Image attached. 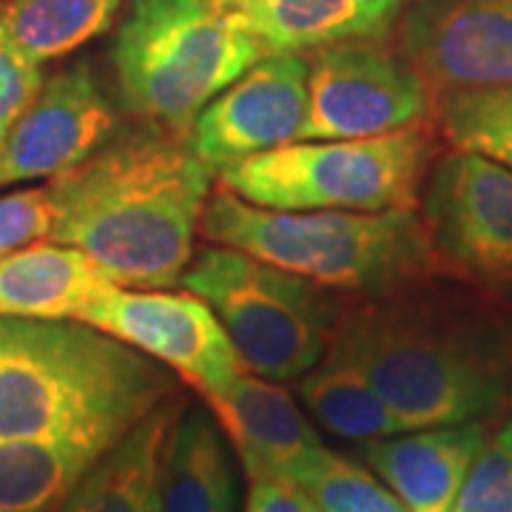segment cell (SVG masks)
Here are the masks:
<instances>
[{"mask_svg":"<svg viewBox=\"0 0 512 512\" xmlns=\"http://www.w3.org/2000/svg\"><path fill=\"white\" fill-rule=\"evenodd\" d=\"M211 174L171 131L123 134L52 177L49 239L92 256L120 288H171L194 256Z\"/></svg>","mask_w":512,"mask_h":512,"instance_id":"1","label":"cell"},{"mask_svg":"<svg viewBox=\"0 0 512 512\" xmlns=\"http://www.w3.org/2000/svg\"><path fill=\"white\" fill-rule=\"evenodd\" d=\"M171 393L154 359L86 322L0 316V439L103 456Z\"/></svg>","mask_w":512,"mask_h":512,"instance_id":"2","label":"cell"},{"mask_svg":"<svg viewBox=\"0 0 512 512\" xmlns=\"http://www.w3.org/2000/svg\"><path fill=\"white\" fill-rule=\"evenodd\" d=\"M202 237L339 291L382 293L421 276L433 248L416 208L279 211L228 188L208 194Z\"/></svg>","mask_w":512,"mask_h":512,"instance_id":"3","label":"cell"},{"mask_svg":"<svg viewBox=\"0 0 512 512\" xmlns=\"http://www.w3.org/2000/svg\"><path fill=\"white\" fill-rule=\"evenodd\" d=\"M262 57L242 20L214 0H131L111 49L123 103L174 134H188Z\"/></svg>","mask_w":512,"mask_h":512,"instance_id":"4","label":"cell"},{"mask_svg":"<svg viewBox=\"0 0 512 512\" xmlns=\"http://www.w3.org/2000/svg\"><path fill=\"white\" fill-rule=\"evenodd\" d=\"M333 342L362 367L404 430L487 421L510 399V370L493 348L416 316L359 313Z\"/></svg>","mask_w":512,"mask_h":512,"instance_id":"5","label":"cell"},{"mask_svg":"<svg viewBox=\"0 0 512 512\" xmlns=\"http://www.w3.org/2000/svg\"><path fill=\"white\" fill-rule=\"evenodd\" d=\"M430 154L421 123L362 140H296L222 168L220 185L279 211L416 208Z\"/></svg>","mask_w":512,"mask_h":512,"instance_id":"6","label":"cell"},{"mask_svg":"<svg viewBox=\"0 0 512 512\" xmlns=\"http://www.w3.org/2000/svg\"><path fill=\"white\" fill-rule=\"evenodd\" d=\"M180 282L220 316L242 367L259 379L293 382L328 350V299L305 276L211 245L191 256Z\"/></svg>","mask_w":512,"mask_h":512,"instance_id":"7","label":"cell"},{"mask_svg":"<svg viewBox=\"0 0 512 512\" xmlns=\"http://www.w3.org/2000/svg\"><path fill=\"white\" fill-rule=\"evenodd\" d=\"M77 322L103 330L157 365L174 370L205 404L220 399L239 373H245L220 316L191 291H137L111 285L80 313Z\"/></svg>","mask_w":512,"mask_h":512,"instance_id":"8","label":"cell"},{"mask_svg":"<svg viewBox=\"0 0 512 512\" xmlns=\"http://www.w3.org/2000/svg\"><path fill=\"white\" fill-rule=\"evenodd\" d=\"M430 89L404 55L376 40L319 49L308 63V117L299 140H362L421 123Z\"/></svg>","mask_w":512,"mask_h":512,"instance_id":"9","label":"cell"},{"mask_svg":"<svg viewBox=\"0 0 512 512\" xmlns=\"http://www.w3.org/2000/svg\"><path fill=\"white\" fill-rule=\"evenodd\" d=\"M424 231L433 256L481 285H512V171L453 148L424 188Z\"/></svg>","mask_w":512,"mask_h":512,"instance_id":"10","label":"cell"},{"mask_svg":"<svg viewBox=\"0 0 512 512\" xmlns=\"http://www.w3.org/2000/svg\"><path fill=\"white\" fill-rule=\"evenodd\" d=\"M308 117V60L265 55L222 89L188 128V143L211 171L302 137Z\"/></svg>","mask_w":512,"mask_h":512,"instance_id":"11","label":"cell"},{"mask_svg":"<svg viewBox=\"0 0 512 512\" xmlns=\"http://www.w3.org/2000/svg\"><path fill=\"white\" fill-rule=\"evenodd\" d=\"M402 43L430 92L512 86V0H419Z\"/></svg>","mask_w":512,"mask_h":512,"instance_id":"12","label":"cell"},{"mask_svg":"<svg viewBox=\"0 0 512 512\" xmlns=\"http://www.w3.org/2000/svg\"><path fill=\"white\" fill-rule=\"evenodd\" d=\"M117 117L89 63L55 74L9 126L0 188L72 171L111 140Z\"/></svg>","mask_w":512,"mask_h":512,"instance_id":"13","label":"cell"},{"mask_svg":"<svg viewBox=\"0 0 512 512\" xmlns=\"http://www.w3.org/2000/svg\"><path fill=\"white\" fill-rule=\"evenodd\" d=\"M214 419L237 453L248 481L274 478L293 484L308 458L325 447L316 427L279 382L239 373L220 399L208 402Z\"/></svg>","mask_w":512,"mask_h":512,"instance_id":"14","label":"cell"},{"mask_svg":"<svg viewBox=\"0 0 512 512\" xmlns=\"http://www.w3.org/2000/svg\"><path fill=\"white\" fill-rule=\"evenodd\" d=\"M487 436V421L421 427L365 441L359 456L407 512H453Z\"/></svg>","mask_w":512,"mask_h":512,"instance_id":"15","label":"cell"},{"mask_svg":"<svg viewBox=\"0 0 512 512\" xmlns=\"http://www.w3.org/2000/svg\"><path fill=\"white\" fill-rule=\"evenodd\" d=\"M183 402L174 396L134 424L74 484L60 512H163V473Z\"/></svg>","mask_w":512,"mask_h":512,"instance_id":"16","label":"cell"},{"mask_svg":"<svg viewBox=\"0 0 512 512\" xmlns=\"http://www.w3.org/2000/svg\"><path fill=\"white\" fill-rule=\"evenodd\" d=\"M242 20L265 55L376 40L402 15L407 0H214Z\"/></svg>","mask_w":512,"mask_h":512,"instance_id":"17","label":"cell"},{"mask_svg":"<svg viewBox=\"0 0 512 512\" xmlns=\"http://www.w3.org/2000/svg\"><path fill=\"white\" fill-rule=\"evenodd\" d=\"M109 276L80 248L63 242H32L0 256V316L80 319L103 291Z\"/></svg>","mask_w":512,"mask_h":512,"instance_id":"18","label":"cell"},{"mask_svg":"<svg viewBox=\"0 0 512 512\" xmlns=\"http://www.w3.org/2000/svg\"><path fill=\"white\" fill-rule=\"evenodd\" d=\"M237 464L211 407L180 413L163 473V512H237Z\"/></svg>","mask_w":512,"mask_h":512,"instance_id":"19","label":"cell"},{"mask_svg":"<svg viewBox=\"0 0 512 512\" xmlns=\"http://www.w3.org/2000/svg\"><path fill=\"white\" fill-rule=\"evenodd\" d=\"M296 396L336 439L365 444L404 430L376 387L367 382L362 367L336 342L328 345L325 356L305 376H299Z\"/></svg>","mask_w":512,"mask_h":512,"instance_id":"20","label":"cell"},{"mask_svg":"<svg viewBox=\"0 0 512 512\" xmlns=\"http://www.w3.org/2000/svg\"><path fill=\"white\" fill-rule=\"evenodd\" d=\"M97 458L77 444L0 439V512H60Z\"/></svg>","mask_w":512,"mask_h":512,"instance_id":"21","label":"cell"},{"mask_svg":"<svg viewBox=\"0 0 512 512\" xmlns=\"http://www.w3.org/2000/svg\"><path fill=\"white\" fill-rule=\"evenodd\" d=\"M123 0H9L0 12L6 29L40 66L106 32Z\"/></svg>","mask_w":512,"mask_h":512,"instance_id":"22","label":"cell"},{"mask_svg":"<svg viewBox=\"0 0 512 512\" xmlns=\"http://www.w3.org/2000/svg\"><path fill=\"white\" fill-rule=\"evenodd\" d=\"M293 487L313 501L319 512H407L399 495L376 476L365 461L319 447L296 473Z\"/></svg>","mask_w":512,"mask_h":512,"instance_id":"23","label":"cell"},{"mask_svg":"<svg viewBox=\"0 0 512 512\" xmlns=\"http://www.w3.org/2000/svg\"><path fill=\"white\" fill-rule=\"evenodd\" d=\"M441 128L453 148H467L512 171V86L441 94Z\"/></svg>","mask_w":512,"mask_h":512,"instance_id":"24","label":"cell"},{"mask_svg":"<svg viewBox=\"0 0 512 512\" xmlns=\"http://www.w3.org/2000/svg\"><path fill=\"white\" fill-rule=\"evenodd\" d=\"M453 512H512V416L487 436Z\"/></svg>","mask_w":512,"mask_h":512,"instance_id":"25","label":"cell"},{"mask_svg":"<svg viewBox=\"0 0 512 512\" xmlns=\"http://www.w3.org/2000/svg\"><path fill=\"white\" fill-rule=\"evenodd\" d=\"M52 225H55V200L49 185L0 197V256L40 239H49Z\"/></svg>","mask_w":512,"mask_h":512,"instance_id":"26","label":"cell"},{"mask_svg":"<svg viewBox=\"0 0 512 512\" xmlns=\"http://www.w3.org/2000/svg\"><path fill=\"white\" fill-rule=\"evenodd\" d=\"M43 86L40 63L18 46L0 18V126H12Z\"/></svg>","mask_w":512,"mask_h":512,"instance_id":"27","label":"cell"},{"mask_svg":"<svg viewBox=\"0 0 512 512\" xmlns=\"http://www.w3.org/2000/svg\"><path fill=\"white\" fill-rule=\"evenodd\" d=\"M245 512H319L313 501L293 487L288 481H274V478H254Z\"/></svg>","mask_w":512,"mask_h":512,"instance_id":"28","label":"cell"},{"mask_svg":"<svg viewBox=\"0 0 512 512\" xmlns=\"http://www.w3.org/2000/svg\"><path fill=\"white\" fill-rule=\"evenodd\" d=\"M6 134H9V126H0V157H3V148H6Z\"/></svg>","mask_w":512,"mask_h":512,"instance_id":"29","label":"cell"}]
</instances>
